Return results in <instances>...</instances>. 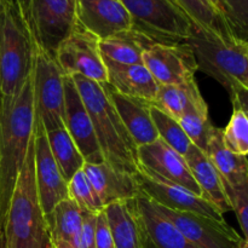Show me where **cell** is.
I'll list each match as a JSON object with an SVG mask.
<instances>
[{"label":"cell","mask_w":248,"mask_h":248,"mask_svg":"<svg viewBox=\"0 0 248 248\" xmlns=\"http://www.w3.org/2000/svg\"><path fill=\"white\" fill-rule=\"evenodd\" d=\"M186 43L193 48L199 69L225 87L232 104L248 109L247 41L195 29Z\"/></svg>","instance_id":"obj_2"},{"label":"cell","mask_w":248,"mask_h":248,"mask_svg":"<svg viewBox=\"0 0 248 248\" xmlns=\"http://www.w3.org/2000/svg\"><path fill=\"white\" fill-rule=\"evenodd\" d=\"M143 195L161 207L177 212H190L215 219H224L223 215L202 196L166 181L138 165L136 173Z\"/></svg>","instance_id":"obj_12"},{"label":"cell","mask_w":248,"mask_h":248,"mask_svg":"<svg viewBox=\"0 0 248 248\" xmlns=\"http://www.w3.org/2000/svg\"><path fill=\"white\" fill-rule=\"evenodd\" d=\"M177 2L186 11L196 29L218 35H232L210 0H177Z\"/></svg>","instance_id":"obj_28"},{"label":"cell","mask_w":248,"mask_h":248,"mask_svg":"<svg viewBox=\"0 0 248 248\" xmlns=\"http://www.w3.org/2000/svg\"><path fill=\"white\" fill-rule=\"evenodd\" d=\"M154 205L196 248H239L242 236L224 219H215L198 213L177 212Z\"/></svg>","instance_id":"obj_10"},{"label":"cell","mask_w":248,"mask_h":248,"mask_svg":"<svg viewBox=\"0 0 248 248\" xmlns=\"http://www.w3.org/2000/svg\"><path fill=\"white\" fill-rule=\"evenodd\" d=\"M31 74L14 97L0 96V211L7 203L34 136Z\"/></svg>","instance_id":"obj_1"},{"label":"cell","mask_w":248,"mask_h":248,"mask_svg":"<svg viewBox=\"0 0 248 248\" xmlns=\"http://www.w3.org/2000/svg\"><path fill=\"white\" fill-rule=\"evenodd\" d=\"M68 193H69V198L79 206L81 211L92 213H98L103 211V205L85 174L84 170L78 171L68 181Z\"/></svg>","instance_id":"obj_32"},{"label":"cell","mask_w":248,"mask_h":248,"mask_svg":"<svg viewBox=\"0 0 248 248\" xmlns=\"http://www.w3.org/2000/svg\"><path fill=\"white\" fill-rule=\"evenodd\" d=\"M153 41L138 31H120L99 40L103 61L118 64H143V53Z\"/></svg>","instance_id":"obj_23"},{"label":"cell","mask_w":248,"mask_h":248,"mask_svg":"<svg viewBox=\"0 0 248 248\" xmlns=\"http://www.w3.org/2000/svg\"><path fill=\"white\" fill-rule=\"evenodd\" d=\"M96 248H115L104 211L96 215Z\"/></svg>","instance_id":"obj_36"},{"label":"cell","mask_w":248,"mask_h":248,"mask_svg":"<svg viewBox=\"0 0 248 248\" xmlns=\"http://www.w3.org/2000/svg\"><path fill=\"white\" fill-rule=\"evenodd\" d=\"M11 1V0H0V14H1L2 11L5 10V7L9 5V2Z\"/></svg>","instance_id":"obj_40"},{"label":"cell","mask_w":248,"mask_h":248,"mask_svg":"<svg viewBox=\"0 0 248 248\" xmlns=\"http://www.w3.org/2000/svg\"><path fill=\"white\" fill-rule=\"evenodd\" d=\"M137 160L138 165L143 169L166 181L178 184L196 195L202 196L186 159L160 138L149 144L138 147Z\"/></svg>","instance_id":"obj_16"},{"label":"cell","mask_w":248,"mask_h":248,"mask_svg":"<svg viewBox=\"0 0 248 248\" xmlns=\"http://www.w3.org/2000/svg\"><path fill=\"white\" fill-rule=\"evenodd\" d=\"M150 114H152L153 121H154L160 140L166 143L179 155L186 157V153L189 152L193 144H191L190 140L186 137L178 121L172 119L171 116L165 114L164 111H161L153 104L150 106Z\"/></svg>","instance_id":"obj_29"},{"label":"cell","mask_w":248,"mask_h":248,"mask_svg":"<svg viewBox=\"0 0 248 248\" xmlns=\"http://www.w3.org/2000/svg\"><path fill=\"white\" fill-rule=\"evenodd\" d=\"M36 45L55 55L78 23L77 0H15Z\"/></svg>","instance_id":"obj_7"},{"label":"cell","mask_w":248,"mask_h":248,"mask_svg":"<svg viewBox=\"0 0 248 248\" xmlns=\"http://www.w3.org/2000/svg\"><path fill=\"white\" fill-rule=\"evenodd\" d=\"M152 104L177 121L190 109L207 107L195 80L183 85H160Z\"/></svg>","instance_id":"obj_24"},{"label":"cell","mask_w":248,"mask_h":248,"mask_svg":"<svg viewBox=\"0 0 248 248\" xmlns=\"http://www.w3.org/2000/svg\"><path fill=\"white\" fill-rule=\"evenodd\" d=\"M210 2L213 5V6L216 7V9H217V11L220 14V11H219V10H220V0H210ZM220 16H222V15H220Z\"/></svg>","instance_id":"obj_41"},{"label":"cell","mask_w":248,"mask_h":248,"mask_svg":"<svg viewBox=\"0 0 248 248\" xmlns=\"http://www.w3.org/2000/svg\"><path fill=\"white\" fill-rule=\"evenodd\" d=\"M0 248H6V242H5L4 232H2V229H0Z\"/></svg>","instance_id":"obj_39"},{"label":"cell","mask_w":248,"mask_h":248,"mask_svg":"<svg viewBox=\"0 0 248 248\" xmlns=\"http://www.w3.org/2000/svg\"><path fill=\"white\" fill-rule=\"evenodd\" d=\"M248 109L232 104V115L229 124L222 130L223 143L232 153L241 156L248 154Z\"/></svg>","instance_id":"obj_31"},{"label":"cell","mask_w":248,"mask_h":248,"mask_svg":"<svg viewBox=\"0 0 248 248\" xmlns=\"http://www.w3.org/2000/svg\"><path fill=\"white\" fill-rule=\"evenodd\" d=\"M34 39L15 0L0 14V96L14 97L31 74Z\"/></svg>","instance_id":"obj_5"},{"label":"cell","mask_w":248,"mask_h":248,"mask_svg":"<svg viewBox=\"0 0 248 248\" xmlns=\"http://www.w3.org/2000/svg\"><path fill=\"white\" fill-rule=\"evenodd\" d=\"M219 11L230 33L247 41L248 0H220Z\"/></svg>","instance_id":"obj_33"},{"label":"cell","mask_w":248,"mask_h":248,"mask_svg":"<svg viewBox=\"0 0 248 248\" xmlns=\"http://www.w3.org/2000/svg\"><path fill=\"white\" fill-rule=\"evenodd\" d=\"M184 159L200 188L202 198L210 201L222 215L230 212L232 207L228 201L222 178L205 153L195 145H191Z\"/></svg>","instance_id":"obj_21"},{"label":"cell","mask_w":248,"mask_h":248,"mask_svg":"<svg viewBox=\"0 0 248 248\" xmlns=\"http://www.w3.org/2000/svg\"><path fill=\"white\" fill-rule=\"evenodd\" d=\"M131 205L137 220L140 248H196L157 211L147 196L135 199Z\"/></svg>","instance_id":"obj_15"},{"label":"cell","mask_w":248,"mask_h":248,"mask_svg":"<svg viewBox=\"0 0 248 248\" xmlns=\"http://www.w3.org/2000/svg\"><path fill=\"white\" fill-rule=\"evenodd\" d=\"M53 57L64 77L79 75L98 84L108 81L99 39L81 24L77 23L72 33L58 45Z\"/></svg>","instance_id":"obj_9"},{"label":"cell","mask_w":248,"mask_h":248,"mask_svg":"<svg viewBox=\"0 0 248 248\" xmlns=\"http://www.w3.org/2000/svg\"><path fill=\"white\" fill-rule=\"evenodd\" d=\"M239 248H248V240L242 237L241 241H240V244H239Z\"/></svg>","instance_id":"obj_42"},{"label":"cell","mask_w":248,"mask_h":248,"mask_svg":"<svg viewBox=\"0 0 248 248\" xmlns=\"http://www.w3.org/2000/svg\"><path fill=\"white\" fill-rule=\"evenodd\" d=\"M46 137H47L51 154L62 176L68 182L78 171L82 170L85 165L84 157L81 156L79 149L64 126L46 131Z\"/></svg>","instance_id":"obj_27"},{"label":"cell","mask_w":248,"mask_h":248,"mask_svg":"<svg viewBox=\"0 0 248 248\" xmlns=\"http://www.w3.org/2000/svg\"><path fill=\"white\" fill-rule=\"evenodd\" d=\"M31 90L35 121L40 123L45 131L63 127L64 74L55 57L36 44L31 68Z\"/></svg>","instance_id":"obj_8"},{"label":"cell","mask_w":248,"mask_h":248,"mask_svg":"<svg viewBox=\"0 0 248 248\" xmlns=\"http://www.w3.org/2000/svg\"><path fill=\"white\" fill-rule=\"evenodd\" d=\"M0 229H2V220H1V211H0Z\"/></svg>","instance_id":"obj_43"},{"label":"cell","mask_w":248,"mask_h":248,"mask_svg":"<svg viewBox=\"0 0 248 248\" xmlns=\"http://www.w3.org/2000/svg\"><path fill=\"white\" fill-rule=\"evenodd\" d=\"M228 201L239 220L242 237L248 240V186L225 188Z\"/></svg>","instance_id":"obj_34"},{"label":"cell","mask_w":248,"mask_h":248,"mask_svg":"<svg viewBox=\"0 0 248 248\" xmlns=\"http://www.w3.org/2000/svg\"><path fill=\"white\" fill-rule=\"evenodd\" d=\"M39 248H55V247H53V244H52V239H51L50 230H48L47 234L45 235V237H44L43 242H41L40 247H39Z\"/></svg>","instance_id":"obj_37"},{"label":"cell","mask_w":248,"mask_h":248,"mask_svg":"<svg viewBox=\"0 0 248 248\" xmlns=\"http://www.w3.org/2000/svg\"><path fill=\"white\" fill-rule=\"evenodd\" d=\"M108 74L107 84L125 96L153 103L159 85L144 64H118L104 61Z\"/></svg>","instance_id":"obj_20"},{"label":"cell","mask_w":248,"mask_h":248,"mask_svg":"<svg viewBox=\"0 0 248 248\" xmlns=\"http://www.w3.org/2000/svg\"><path fill=\"white\" fill-rule=\"evenodd\" d=\"M52 244L55 248H74L72 245H69L65 241H62V240H52Z\"/></svg>","instance_id":"obj_38"},{"label":"cell","mask_w":248,"mask_h":248,"mask_svg":"<svg viewBox=\"0 0 248 248\" xmlns=\"http://www.w3.org/2000/svg\"><path fill=\"white\" fill-rule=\"evenodd\" d=\"M34 170L41 208L47 219L55 206L69 199L68 182L61 173L46 137V131L40 123H34Z\"/></svg>","instance_id":"obj_13"},{"label":"cell","mask_w":248,"mask_h":248,"mask_svg":"<svg viewBox=\"0 0 248 248\" xmlns=\"http://www.w3.org/2000/svg\"><path fill=\"white\" fill-rule=\"evenodd\" d=\"M82 212L81 232H80V248H96V215Z\"/></svg>","instance_id":"obj_35"},{"label":"cell","mask_w":248,"mask_h":248,"mask_svg":"<svg viewBox=\"0 0 248 248\" xmlns=\"http://www.w3.org/2000/svg\"><path fill=\"white\" fill-rule=\"evenodd\" d=\"M46 222L51 239L62 240L74 248H80L82 212L72 199H65L57 203Z\"/></svg>","instance_id":"obj_26"},{"label":"cell","mask_w":248,"mask_h":248,"mask_svg":"<svg viewBox=\"0 0 248 248\" xmlns=\"http://www.w3.org/2000/svg\"><path fill=\"white\" fill-rule=\"evenodd\" d=\"M72 78L91 118L104 162L119 171L137 173V145L128 135L102 84L79 75Z\"/></svg>","instance_id":"obj_3"},{"label":"cell","mask_w":248,"mask_h":248,"mask_svg":"<svg viewBox=\"0 0 248 248\" xmlns=\"http://www.w3.org/2000/svg\"><path fill=\"white\" fill-rule=\"evenodd\" d=\"M143 64L157 85H183L195 80L199 70L188 43H154L143 53Z\"/></svg>","instance_id":"obj_11"},{"label":"cell","mask_w":248,"mask_h":248,"mask_svg":"<svg viewBox=\"0 0 248 248\" xmlns=\"http://www.w3.org/2000/svg\"><path fill=\"white\" fill-rule=\"evenodd\" d=\"M127 10L133 31L153 43H186L195 26L177 0H119Z\"/></svg>","instance_id":"obj_6"},{"label":"cell","mask_w":248,"mask_h":248,"mask_svg":"<svg viewBox=\"0 0 248 248\" xmlns=\"http://www.w3.org/2000/svg\"><path fill=\"white\" fill-rule=\"evenodd\" d=\"M6 248H39L48 232L34 170V136L2 219Z\"/></svg>","instance_id":"obj_4"},{"label":"cell","mask_w":248,"mask_h":248,"mask_svg":"<svg viewBox=\"0 0 248 248\" xmlns=\"http://www.w3.org/2000/svg\"><path fill=\"white\" fill-rule=\"evenodd\" d=\"M178 123L183 128L186 137L190 140L191 144L205 152L208 140L216 127L211 123L210 115H208V107L194 108L186 111L178 119Z\"/></svg>","instance_id":"obj_30"},{"label":"cell","mask_w":248,"mask_h":248,"mask_svg":"<svg viewBox=\"0 0 248 248\" xmlns=\"http://www.w3.org/2000/svg\"><path fill=\"white\" fill-rule=\"evenodd\" d=\"M63 123L85 164H102L103 155L97 142L91 118L72 77H64V111Z\"/></svg>","instance_id":"obj_14"},{"label":"cell","mask_w":248,"mask_h":248,"mask_svg":"<svg viewBox=\"0 0 248 248\" xmlns=\"http://www.w3.org/2000/svg\"><path fill=\"white\" fill-rule=\"evenodd\" d=\"M131 201L114 202L103 208L115 248H140V232Z\"/></svg>","instance_id":"obj_25"},{"label":"cell","mask_w":248,"mask_h":248,"mask_svg":"<svg viewBox=\"0 0 248 248\" xmlns=\"http://www.w3.org/2000/svg\"><path fill=\"white\" fill-rule=\"evenodd\" d=\"M102 86L137 148L159 138L150 114V102L125 96L108 84H102Z\"/></svg>","instance_id":"obj_19"},{"label":"cell","mask_w":248,"mask_h":248,"mask_svg":"<svg viewBox=\"0 0 248 248\" xmlns=\"http://www.w3.org/2000/svg\"><path fill=\"white\" fill-rule=\"evenodd\" d=\"M77 19L99 40L132 28L130 15L119 0H77Z\"/></svg>","instance_id":"obj_17"},{"label":"cell","mask_w":248,"mask_h":248,"mask_svg":"<svg viewBox=\"0 0 248 248\" xmlns=\"http://www.w3.org/2000/svg\"><path fill=\"white\" fill-rule=\"evenodd\" d=\"M203 153L219 173L224 188L248 186L247 156L235 154L225 147L222 138V128L215 127Z\"/></svg>","instance_id":"obj_22"},{"label":"cell","mask_w":248,"mask_h":248,"mask_svg":"<svg viewBox=\"0 0 248 248\" xmlns=\"http://www.w3.org/2000/svg\"><path fill=\"white\" fill-rule=\"evenodd\" d=\"M82 170L103 207L114 202L131 201L143 196L136 174L119 171L107 162L85 164Z\"/></svg>","instance_id":"obj_18"}]
</instances>
